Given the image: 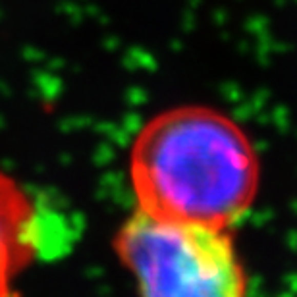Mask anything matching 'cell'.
<instances>
[{
  "mask_svg": "<svg viewBox=\"0 0 297 297\" xmlns=\"http://www.w3.org/2000/svg\"><path fill=\"white\" fill-rule=\"evenodd\" d=\"M114 249L139 297H247V276L228 230L135 210Z\"/></svg>",
  "mask_w": 297,
  "mask_h": 297,
  "instance_id": "cell-2",
  "label": "cell"
},
{
  "mask_svg": "<svg viewBox=\"0 0 297 297\" xmlns=\"http://www.w3.org/2000/svg\"><path fill=\"white\" fill-rule=\"evenodd\" d=\"M31 197L0 172V297H14L16 278L47 243Z\"/></svg>",
  "mask_w": 297,
  "mask_h": 297,
  "instance_id": "cell-3",
  "label": "cell"
},
{
  "mask_svg": "<svg viewBox=\"0 0 297 297\" xmlns=\"http://www.w3.org/2000/svg\"><path fill=\"white\" fill-rule=\"evenodd\" d=\"M129 177L137 210L230 230L255 203L261 164L232 116L207 105H180L139 129Z\"/></svg>",
  "mask_w": 297,
  "mask_h": 297,
  "instance_id": "cell-1",
  "label": "cell"
}]
</instances>
